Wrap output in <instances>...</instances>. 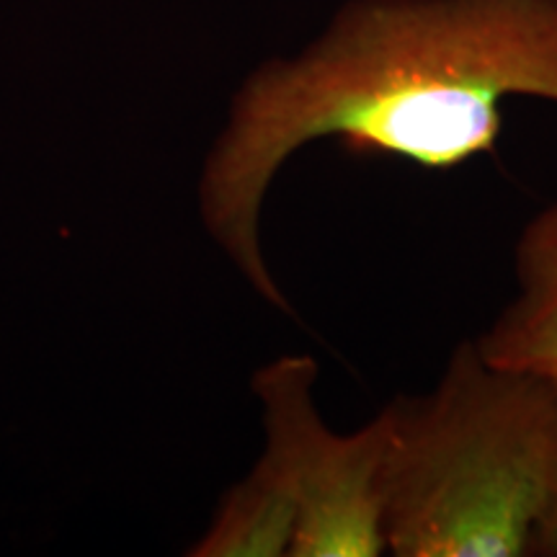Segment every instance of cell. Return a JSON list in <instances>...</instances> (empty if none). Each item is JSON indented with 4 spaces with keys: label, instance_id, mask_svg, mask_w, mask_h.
I'll use <instances>...</instances> for the list:
<instances>
[{
    "label": "cell",
    "instance_id": "1",
    "mask_svg": "<svg viewBox=\"0 0 557 557\" xmlns=\"http://www.w3.org/2000/svg\"><path fill=\"white\" fill-rule=\"evenodd\" d=\"M513 96L557 103V0H346L302 50L243 78L201 165V225L292 315L261 214L305 145L333 137L357 156L451 171L498 150Z\"/></svg>",
    "mask_w": 557,
    "mask_h": 557
},
{
    "label": "cell",
    "instance_id": "2",
    "mask_svg": "<svg viewBox=\"0 0 557 557\" xmlns=\"http://www.w3.org/2000/svg\"><path fill=\"white\" fill-rule=\"evenodd\" d=\"M387 418L385 549L393 557H524L557 455V389L498 367L475 338L434 389Z\"/></svg>",
    "mask_w": 557,
    "mask_h": 557
},
{
    "label": "cell",
    "instance_id": "3",
    "mask_svg": "<svg viewBox=\"0 0 557 557\" xmlns=\"http://www.w3.org/2000/svg\"><path fill=\"white\" fill-rule=\"evenodd\" d=\"M318 361L287 354L256 369L250 389L261 403L259 462L297 506L289 557L385 555L387 418L380 413L354 434H338L315 403Z\"/></svg>",
    "mask_w": 557,
    "mask_h": 557
},
{
    "label": "cell",
    "instance_id": "4",
    "mask_svg": "<svg viewBox=\"0 0 557 557\" xmlns=\"http://www.w3.org/2000/svg\"><path fill=\"white\" fill-rule=\"evenodd\" d=\"M513 278L511 302L475 341L487 361L537 374L557 389V199L521 227Z\"/></svg>",
    "mask_w": 557,
    "mask_h": 557
},
{
    "label": "cell",
    "instance_id": "5",
    "mask_svg": "<svg viewBox=\"0 0 557 557\" xmlns=\"http://www.w3.org/2000/svg\"><path fill=\"white\" fill-rule=\"evenodd\" d=\"M295 534V500L261 462H256L253 470L222 496L212 524L186 555L282 557L292 553Z\"/></svg>",
    "mask_w": 557,
    "mask_h": 557
},
{
    "label": "cell",
    "instance_id": "6",
    "mask_svg": "<svg viewBox=\"0 0 557 557\" xmlns=\"http://www.w3.org/2000/svg\"><path fill=\"white\" fill-rule=\"evenodd\" d=\"M529 555L557 557V455L553 465V475H549L545 506H542L537 527H534V534H532Z\"/></svg>",
    "mask_w": 557,
    "mask_h": 557
}]
</instances>
